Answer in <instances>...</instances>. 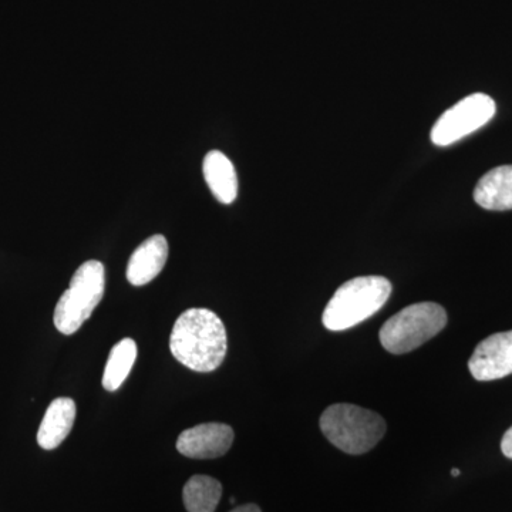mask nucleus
<instances>
[{"label":"nucleus","mask_w":512,"mask_h":512,"mask_svg":"<svg viewBox=\"0 0 512 512\" xmlns=\"http://www.w3.org/2000/svg\"><path fill=\"white\" fill-rule=\"evenodd\" d=\"M170 349L175 359L188 369L214 372L227 356V329L220 316L210 309H188L175 320Z\"/></svg>","instance_id":"f257e3e1"},{"label":"nucleus","mask_w":512,"mask_h":512,"mask_svg":"<svg viewBox=\"0 0 512 512\" xmlns=\"http://www.w3.org/2000/svg\"><path fill=\"white\" fill-rule=\"evenodd\" d=\"M392 284L384 276H359L345 282L323 312L322 322L332 332L355 328L372 318L389 301Z\"/></svg>","instance_id":"f03ea898"},{"label":"nucleus","mask_w":512,"mask_h":512,"mask_svg":"<svg viewBox=\"0 0 512 512\" xmlns=\"http://www.w3.org/2000/svg\"><path fill=\"white\" fill-rule=\"evenodd\" d=\"M319 424L333 446L352 456H360L376 447L387 429L380 414L346 403L328 407Z\"/></svg>","instance_id":"7ed1b4c3"},{"label":"nucleus","mask_w":512,"mask_h":512,"mask_svg":"<svg viewBox=\"0 0 512 512\" xmlns=\"http://www.w3.org/2000/svg\"><path fill=\"white\" fill-rule=\"evenodd\" d=\"M446 325L447 313L439 303H414L387 320L379 338L387 352L403 355L429 342Z\"/></svg>","instance_id":"20e7f679"},{"label":"nucleus","mask_w":512,"mask_h":512,"mask_svg":"<svg viewBox=\"0 0 512 512\" xmlns=\"http://www.w3.org/2000/svg\"><path fill=\"white\" fill-rule=\"evenodd\" d=\"M106 288V269L100 261L92 259L74 272L69 289L63 293L55 309L56 329L63 335H73L90 319L101 302Z\"/></svg>","instance_id":"39448f33"},{"label":"nucleus","mask_w":512,"mask_h":512,"mask_svg":"<svg viewBox=\"0 0 512 512\" xmlns=\"http://www.w3.org/2000/svg\"><path fill=\"white\" fill-rule=\"evenodd\" d=\"M495 110V101L487 94H470L441 114L431 130V141L437 147L451 146L484 127L495 116Z\"/></svg>","instance_id":"423d86ee"},{"label":"nucleus","mask_w":512,"mask_h":512,"mask_svg":"<svg viewBox=\"0 0 512 512\" xmlns=\"http://www.w3.org/2000/svg\"><path fill=\"white\" fill-rule=\"evenodd\" d=\"M468 369L478 382L512 375V330L484 339L474 350Z\"/></svg>","instance_id":"0eeeda50"},{"label":"nucleus","mask_w":512,"mask_h":512,"mask_svg":"<svg viewBox=\"0 0 512 512\" xmlns=\"http://www.w3.org/2000/svg\"><path fill=\"white\" fill-rule=\"evenodd\" d=\"M234 437V430L228 424H200L180 434L177 450L188 458L211 460L227 454L234 443Z\"/></svg>","instance_id":"6e6552de"},{"label":"nucleus","mask_w":512,"mask_h":512,"mask_svg":"<svg viewBox=\"0 0 512 512\" xmlns=\"http://www.w3.org/2000/svg\"><path fill=\"white\" fill-rule=\"evenodd\" d=\"M168 259V242L164 235L147 238L130 256L127 281L134 286L150 284L163 271Z\"/></svg>","instance_id":"1a4fd4ad"},{"label":"nucleus","mask_w":512,"mask_h":512,"mask_svg":"<svg viewBox=\"0 0 512 512\" xmlns=\"http://www.w3.org/2000/svg\"><path fill=\"white\" fill-rule=\"evenodd\" d=\"M76 403L69 397H59L47 407L37 431V443L45 450H55L69 436L76 420Z\"/></svg>","instance_id":"9d476101"},{"label":"nucleus","mask_w":512,"mask_h":512,"mask_svg":"<svg viewBox=\"0 0 512 512\" xmlns=\"http://www.w3.org/2000/svg\"><path fill=\"white\" fill-rule=\"evenodd\" d=\"M202 173L212 195L221 204H232L238 197V177L234 164L224 153L212 150L204 158Z\"/></svg>","instance_id":"9b49d317"},{"label":"nucleus","mask_w":512,"mask_h":512,"mask_svg":"<svg viewBox=\"0 0 512 512\" xmlns=\"http://www.w3.org/2000/svg\"><path fill=\"white\" fill-rule=\"evenodd\" d=\"M474 201L488 211L512 210V165L488 171L478 181Z\"/></svg>","instance_id":"f8f14e48"},{"label":"nucleus","mask_w":512,"mask_h":512,"mask_svg":"<svg viewBox=\"0 0 512 512\" xmlns=\"http://www.w3.org/2000/svg\"><path fill=\"white\" fill-rule=\"evenodd\" d=\"M137 359V343L133 339L120 340L111 349L109 360L103 375V387L109 392H116L126 382Z\"/></svg>","instance_id":"ddd939ff"},{"label":"nucleus","mask_w":512,"mask_h":512,"mask_svg":"<svg viewBox=\"0 0 512 512\" xmlns=\"http://www.w3.org/2000/svg\"><path fill=\"white\" fill-rule=\"evenodd\" d=\"M221 495L220 481L208 476H194L185 484L184 505L188 512H215Z\"/></svg>","instance_id":"4468645a"},{"label":"nucleus","mask_w":512,"mask_h":512,"mask_svg":"<svg viewBox=\"0 0 512 512\" xmlns=\"http://www.w3.org/2000/svg\"><path fill=\"white\" fill-rule=\"evenodd\" d=\"M501 451H503L505 457L512 460V427L504 434L503 441H501Z\"/></svg>","instance_id":"2eb2a0df"},{"label":"nucleus","mask_w":512,"mask_h":512,"mask_svg":"<svg viewBox=\"0 0 512 512\" xmlns=\"http://www.w3.org/2000/svg\"><path fill=\"white\" fill-rule=\"evenodd\" d=\"M231 512H261V508L255 504L241 505V507L235 508Z\"/></svg>","instance_id":"dca6fc26"},{"label":"nucleus","mask_w":512,"mask_h":512,"mask_svg":"<svg viewBox=\"0 0 512 512\" xmlns=\"http://www.w3.org/2000/svg\"><path fill=\"white\" fill-rule=\"evenodd\" d=\"M460 470H458V468H453V470H451V476L453 477H458L460 476Z\"/></svg>","instance_id":"f3484780"}]
</instances>
